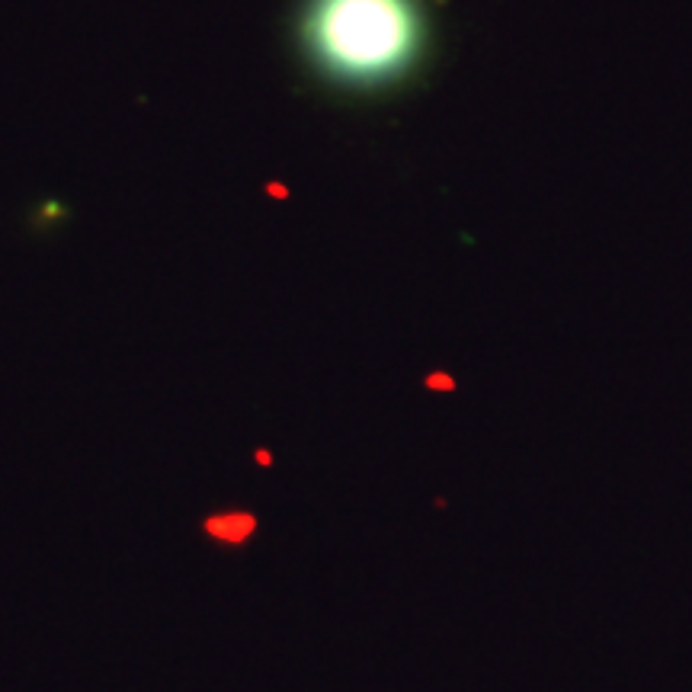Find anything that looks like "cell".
Segmentation results:
<instances>
[{"label": "cell", "mask_w": 692, "mask_h": 692, "mask_svg": "<svg viewBox=\"0 0 692 692\" xmlns=\"http://www.w3.org/2000/svg\"><path fill=\"white\" fill-rule=\"evenodd\" d=\"M302 52L327 84L379 93L407 81L430 49L423 0H305Z\"/></svg>", "instance_id": "6da1fadb"}, {"label": "cell", "mask_w": 692, "mask_h": 692, "mask_svg": "<svg viewBox=\"0 0 692 692\" xmlns=\"http://www.w3.org/2000/svg\"><path fill=\"white\" fill-rule=\"evenodd\" d=\"M206 532L218 542L241 545L257 532V516H250V513H218V516L206 519Z\"/></svg>", "instance_id": "7a4b0ae2"}, {"label": "cell", "mask_w": 692, "mask_h": 692, "mask_svg": "<svg viewBox=\"0 0 692 692\" xmlns=\"http://www.w3.org/2000/svg\"><path fill=\"white\" fill-rule=\"evenodd\" d=\"M257 462L260 465H270V452H257Z\"/></svg>", "instance_id": "3957f363"}]
</instances>
